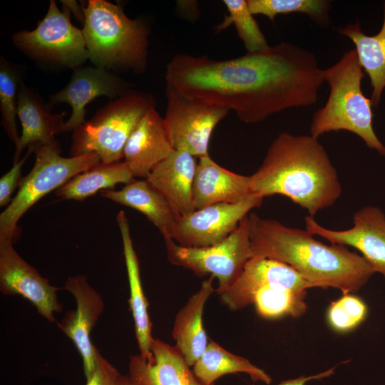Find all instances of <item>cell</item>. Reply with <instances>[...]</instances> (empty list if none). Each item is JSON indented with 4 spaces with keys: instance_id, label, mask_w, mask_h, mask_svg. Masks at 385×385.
<instances>
[{
    "instance_id": "7402d4cb",
    "label": "cell",
    "mask_w": 385,
    "mask_h": 385,
    "mask_svg": "<svg viewBox=\"0 0 385 385\" xmlns=\"http://www.w3.org/2000/svg\"><path fill=\"white\" fill-rule=\"evenodd\" d=\"M214 279L210 276L203 281L200 289L190 297L175 319L172 335L176 342L175 346L189 366L200 359L209 342L202 316L207 300L216 291L212 284Z\"/></svg>"
},
{
    "instance_id": "2e32d148",
    "label": "cell",
    "mask_w": 385,
    "mask_h": 385,
    "mask_svg": "<svg viewBox=\"0 0 385 385\" xmlns=\"http://www.w3.org/2000/svg\"><path fill=\"white\" fill-rule=\"evenodd\" d=\"M270 284L297 291L314 287L289 265L253 256L246 263L237 281L219 295L221 302L230 309L238 310L250 304L252 296L258 289Z\"/></svg>"
},
{
    "instance_id": "4fadbf2b",
    "label": "cell",
    "mask_w": 385,
    "mask_h": 385,
    "mask_svg": "<svg viewBox=\"0 0 385 385\" xmlns=\"http://www.w3.org/2000/svg\"><path fill=\"white\" fill-rule=\"evenodd\" d=\"M306 230L329 241L332 245L358 250L375 272L385 277V214L376 206H365L353 216V227L333 230L319 225L314 217L304 218Z\"/></svg>"
},
{
    "instance_id": "836d02e7",
    "label": "cell",
    "mask_w": 385,
    "mask_h": 385,
    "mask_svg": "<svg viewBox=\"0 0 385 385\" xmlns=\"http://www.w3.org/2000/svg\"><path fill=\"white\" fill-rule=\"evenodd\" d=\"M118 371L98 351L96 368L86 385H114L119 375Z\"/></svg>"
},
{
    "instance_id": "ac0fdd59",
    "label": "cell",
    "mask_w": 385,
    "mask_h": 385,
    "mask_svg": "<svg viewBox=\"0 0 385 385\" xmlns=\"http://www.w3.org/2000/svg\"><path fill=\"white\" fill-rule=\"evenodd\" d=\"M197 162L188 152L173 149L146 178L166 199L177 218L195 210L192 185Z\"/></svg>"
},
{
    "instance_id": "f546056e",
    "label": "cell",
    "mask_w": 385,
    "mask_h": 385,
    "mask_svg": "<svg viewBox=\"0 0 385 385\" xmlns=\"http://www.w3.org/2000/svg\"><path fill=\"white\" fill-rule=\"evenodd\" d=\"M228 14L217 25L216 31H220L234 24L237 33L242 41L247 52H255L269 46L267 39L250 11L246 0H224Z\"/></svg>"
},
{
    "instance_id": "d4e9b609",
    "label": "cell",
    "mask_w": 385,
    "mask_h": 385,
    "mask_svg": "<svg viewBox=\"0 0 385 385\" xmlns=\"http://www.w3.org/2000/svg\"><path fill=\"white\" fill-rule=\"evenodd\" d=\"M384 21L380 31L368 36L359 21L339 28V34L350 38L355 46L359 62L369 76L372 87V106H378L385 89V2L383 4Z\"/></svg>"
},
{
    "instance_id": "ba28073f",
    "label": "cell",
    "mask_w": 385,
    "mask_h": 385,
    "mask_svg": "<svg viewBox=\"0 0 385 385\" xmlns=\"http://www.w3.org/2000/svg\"><path fill=\"white\" fill-rule=\"evenodd\" d=\"M169 262L192 271L196 275L213 276L218 281L216 292L221 294L240 277L252 257L250 242L249 215L222 242L205 247H185L170 237H163Z\"/></svg>"
},
{
    "instance_id": "6da1fadb",
    "label": "cell",
    "mask_w": 385,
    "mask_h": 385,
    "mask_svg": "<svg viewBox=\"0 0 385 385\" xmlns=\"http://www.w3.org/2000/svg\"><path fill=\"white\" fill-rule=\"evenodd\" d=\"M165 79L183 96L232 110L246 123L312 106L324 81L315 55L286 41L231 59L178 53Z\"/></svg>"
},
{
    "instance_id": "d6a6232c",
    "label": "cell",
    "mask_w": 385,
    "mask_h": 385,
    "mask_svg": "<svg viewBox=\"0 0 385 385\" xmlns=\"http://www.w3.org/2000/svg\"><path fill=\"white\" fill-rule=\"evenodd\" d=\"M31 153V148H29L28 153L18 162L14 163L13 167L9 172L5 173L0 179V206H8L12 201L11 197L14 190L19 185L21 177V168Z\"/></svg>"
},
{
    "instance_id": "5b68a950",
    "label": "cell",
    "mask_w": 385,
    "mask_h": 385,
    "mask_svg": "<svg viewBox=\"0 0 385 385\" xmlns=\"http://www.w3.org/2000/svg\"><path fill=\"white\" fill-rule=\"evenodd\" d=\"M364 76L355 49L345 52L336 63L324 69L329 93L324 106L312 115L309 135L319 139L327 133L349 131L361 138L368 148L385 156V146L373 128L371 98L361 90Z\"/></svg>"
},
{
    "instance_id": "ffe728a7",
    "label": "cell",
    "mask_w": 385,
    "mask_h": 385,
    "mask_svg": "<svg viewBox=\"0 0 385 385\" xmlns=\"http://www.w3.org/2000/svg\"><path fill=\"white\" fill-rule=\"evenodd\" d=\"M150 350L154 356L151 362L140 355L130 358L129 376L139 385H205L175 346L153 338Z\"/></svg>"
},
{
    "instance_id": "d590c367",
    "label": "cell",
    "mask_w": 385,
    "mask_h": 385,
    "mask_svg": "<svg viewBox=\"0 0 385 385\" xmlns=\"http://www.w3.org/2000/svg\"><path fill=\"white\" fill-rule=\"evenodd\" d=\"M114 385H139L130 376L119 374Z\"/></svg>"
},
{
    "instance_id": "52a82bcc",
    "label": "cell",
    "mask_w": 385,
    "mask_h": 385,
    "mask_svg": "<svg viewBox=\"0 0 385 385\" xmlns=\"http://www.w3.org/2000/svg\"><path fill=\"white\" fill-rule=\"evenodd\" d=\"M29 148L35 154L34 165L31 171L22 177L16 195L0 215V240L8 239L13 243L21 234L17 223L31 207L76 175L101 163L96 153L64 158L61 155L58 142Z\"/></svg>"
},
{
    "instance_id": "83f0119b",
    "label": "cell",
    "mask_w": 385,
    "mask_h": 385,
    "mask_svg": "<svg viewBox=\"0 0 385 385\" xmlns=\"http://www.w3.org/2000/svg\"><path fill=\"white\" fill-rule=\"evenodd\" d=\"M307 291L288 289L279 286L267 285L257 289L252 296L257 314L268 319L286 316L299 317L305 313Z\"/></svg>"
},
{
    "instance_id": "e575fe53",
    "label": "cell",
    "mask_w": 385,
    "mask_h": 385,
    "mask_svg": "<svg viewBox=\"0 0 385 385\" xmlns=\"http://www.w3.org/2000/svg\"><path fill=\"white\" fill-rule=\"evenodd\" d=\"M337 366H333L332 368L325 371H322L319 374L312 375L309 376H299L296 379H288L285 381H282L279 384L277 385H305V384L311 380L314 379H322L326 377H329L331 375H332L334 373V370L336 369ZM254 385V384H252Z\"/></svg>"
},
{
    "instance_id": "484cf974",
    "label": "cell",
    "mask_w": 385,
    "mask_h": 385,
    "mask_svg": "<svg viewBox=\"0 0 385 385\" xmlns=\"http://www.w3.org/2000/svg\"><path fill=\"white\" fill-rule=\"evenodd\" d=\"M134 180L124 161L100 163L72 178L56 190V195L62 199L83 201L100 190H113L118 183L126 185Z\"/></svg>"
},
{
    "instance_id": "8992f818",
    "label": "cell",
    "mask_w": 385,
    "mask_h": 385,
    "mask_svg": "<svg viewBox=\"0 0 385 385\" xmlns=\"http://www.w3.org/2000/svg\"><path fill=\"white\" fill-rule=\"evenodd\" d=\"M155 105L151 93L135 88L128 90L73 131L71 156L96 153L101 163L119 162L132 132Z\"/></svg>"
},
{
    "instance_id": "5bb4252c",
    "label": "cell",
    "mask_w": 385,
    "mask_h": 385,
    "mask_svg": "<svg viewBox=\"0 0 385 385\" xmlns=\"http://www.w3.org/2000/svg\"><path fill=\"white\" fill-rule=\"evenodd\" d=\"M133 86L105 68L81 65L73 69L64 88L49 96L47 105L51 108L58 103L69 104L72 112L65 122L64 132L73 131L86 123L85 108L91 101L99 96L115 99Z\"/></svg>"
},
{
    "instance_id": "cb8c5ba5",
    "label": "cell",
    "mask_w": 385,
    "mask_h": 385,
    "mask_svg": "<svg viewBox=\"0 0 385 385\" xmlns=\"http://www.w3.org/2000/svg\"><path fill=\"white\" fill-rule=\"evenodd\" d=\"M101 192L104 197L142 212L163 236L177 220L166 199L147 179L134 180L118 190Z\"/></svg>"
},
{
    "instance_id": "4dcf8cb0",
    "label": "cell",
    "mask_w": 385,
    "mask_h": 385,
    "mask_svg": "<svg viewBox=\"0 0 385 385\" xmlns=\"http://www.w3.org/2000/svg\"><path fill=\"white\" fill-rule=\"evenodd\" d=\"M21 81L20 67L4 57L0 60V110L1 123L10 139L18 144L20 136L16 125L17 101Z\"/></svg>"
},
{
    "instance_id": "603a6c76",
    "label": "cell",
    "mask_w": 385,
    "mask_h": 385,
    "mask_svg": "<svg viewBox=\"0 0 385 385\" xmlns=\"http://www.w3.org/2000/svg\"><path fill=\"white\" fill-rule=\"evenodd\" d=\"M117 222L122 237L123 254L130 287L128 302L133 317L135 337L140 355L148 361L151 362L154 360L153 354L150 350L153 337L151 334L152 323L148 312V303L142 287L139 262L133 245L128 220L123 210H120L118 213Z\"/></svg>"
},
{
    "instance_id": "277c9868",
    "label": "cell",
    "mask_w": 385,
    "mask_h": 385,
    "mask_svg": "<svg viewBox=\"0 0 385 385\" xmlns=\"http://www.w3.org/2000/svg\"><path fill=\"white\" fill-rule=\"evenodd\" d=\"M82 9V32L92 63L110 71H145L149 35L145 22L130 19L120 5L106 0H89Z\"/></svg>"
},
{
    "instance_id": "7a4b0ae2",
    "label": "cell",
    "mask_w": 385,
    "mask_h": 385,
    "mask_svg": "<svg viewBox=\"0 0 385 385\" xmlns=\"http://www.w3.org/2000/svg\"><path fill=\"white\" fill-rule=\"evenodd\" d=\"M253 256L285 263L314 287H333L343 294L360 289L375 273L366 259L346 246L327 245L305 230L249 214Z\"/></svg>"
},
{
    "instance_id": "1f68e13d",
    "label": "cell",
    "mask_w": 385,
    "mask_h": 385,
    "mask_svg": "<svg viewBox=\"0 0 385 385\" xmlns=\"http://www.w3.org/2000/svg\"><path fill=\"white\" fill-rule=\"evenodd\" d=\"M367 312V306L361 299L346 294L330 304L327 312V319L329 327L335 332H348L365 320Z\"/></svg>"
},
{
    "instance_id": "9c48e42d",
    "label": "cell",
    "mask_w": 385,
    "mask_h": 385,
    "mask_svg": "<svg viewBox=\"0 0 385 385\" xmlns=\"http://www.w3.org/2000/svg\"><path fill=\"white\" fill-rule=\"evenodd\" d=\"M71 11L63 5L61 11L51 0L44 18L31 31L15 33L14 43L31 57L44 62L71 68L88 59L82 30L71 21Z\"/></svg>"
},
{
    "instance_id": "9a60e30c",
    "label": "cell",
    "mask_w": 385,
    "mask_h": 385,
    "mask_svg": "<svg viewBox=\"0 0 385 385\" xmlns=\"http://www.w3.org/2000/svg\"><path fill=\"white\" fill-rule=\"evenodd\" d=\"M63 289L73 295L76 309L68 311L57 326L74 343L88 379L94 371L99 351L92 344L90 334L103 310V302L83 275L69 277Z\"/></svg>"
},
{
    "instance_id": "e0dca14e",
    "label": "cell",
    "mask_w": 385,
    "mask_h": 385,
    "mask_svg": "<svg viewBox=\"0 0 385 385\" xmlns=\"http://www.w3.org/2000/svg\"><path fill=\"white\" fill-rule=\"evenodd\" d=\"M173 150L163 118L153 107L139 121L123 150L124 162L133 177L146 179L151 170Z\"/></svg>"
},
{
    "instance_id": "3957f363",
    "label": "cell",
    "mask_w": 385,
    "mask_h": 385,
    "mask_svg": "<svg viewBox=\"0 0 385 385\" xmlns=\"http://www.w3.org/2000/svg\"><path fill=\"white\" fill-rule=\"evenodd\" d=\"M250 182L253 193L263 198L284 195L311 217L333 205L342 192L337 170L318 139L287 132L272 141Z\"/></svg>"
},
{
    "instance_id": "44dd1931",
    "label": "cell",
    "mask_w": 385,
    "mask_h": 385,
    "mask_svg": "<svg viewBox=\"0 0 385 385\" xmlns=\"http://www.w3.org/2000/svg\"><path fill=\"white\" fill-rule=\"evenodd\" d=\"M51 110L38 94L22 82L17 101V115L21 123L22 131L15 146L14 163L20 160L21 153L26 147L58 142L55 136L64 132L63 117L65 113H52Z\"/></svg>"
},
{
    "instance_id": "30bf717a",
    "label": "cell",
    "mask_w": 385,
    "mask_h": 385,
    "mask_svg": "<svg viewBox=\"0 0 385 385\" xmlns=\"http://www.w3.org/2000/svg\"><path fill=\"white\" fill-rule=\"evenodd\" d=\"M165 94L163 120L173 148L187 151L197 158L208 155L212 133L230 111L190 99L169 85Z\"/></svg>"
},
{
    "instance_id": "d6986e66",
    "label": "cell",
    "mask_w": 385,
    "mask_h": 385,
    "mask_svg": "<svg viewBox=\"0 0 385 385\" xmlns=\"http://www.w3.org/2000/svg\"><path fill=\"white\" fill-rule=\"evenodd\" d=\"M253 194L250 176L227 170L209 155L197 158L192 185L195 210L218 203H236Z\"/></svg>"
},
{
    "instance_id": "8fae6325",
    "label": "cell",
    "mask_w": 385,
    "mask_h": 385,
    "mask_svg": "<svg viewBox=\"0 0 385 385\" xmlns=\"http://www.w3.org/2000/svg\"><path fill=\"white\" fill-rule=\"evenodd\" d=\"M263 197L253 194L236 203H218L195 210L177 218L163 237L185 247H205L218 244L237 230L250 211L261 206Z\"/></svg>"
},
{
    "instance_id": "7c38bea8",
    "label": "cell",
    "mask_w": 385,
    "mask_h": 385,
    "mask_svg": "<svg viewBox=\"0 0 385 385\" xmlns=\"http://www.w3.org/2000/svg\"><path fill=\"white\" fill-rule=\"evenodd\" d=\"M58 289L18 254L11 240H0V291L4 294L21 295L33 304L39 314L54 322L53 314L63 309L57 299Z\"/></svg>"
},
{
    "instance_id": "f1b7e54d",
    "label": "cell",
    "mask_w": 385,
    "mask_h": 385,
    "mask_svg": "<svg viewBox=\"0 0 385 385\" xmlns=\"http://www.w3.org/2000/svg\"><path fill=\"white\" fill-rule=\"evenodd\" d=\"M253 15L267 16L271 21L280 14L301 13L322 27L330 24L331 1L328 0H247Z\"/></svg>"
},
{
    "instance_id": "4316f807",
    "label": "cell",
    "mask_w": 385,
    "mask_h": 385,
    "mask_svg": "<svg viewBox=\"0 0 385 385\" xmlns=\"http://www.w3.org/2000/svg\"><path fill=\"white\" fill-rule=\"evenodd\" d=\"M192 371L198 380L205 385L215 384L220 377L235 373H246L253 381H262L267 384L271 377L262 369L245 357L234 354L209 339L207 346Z\"/></svg>"
}]
</instances>
